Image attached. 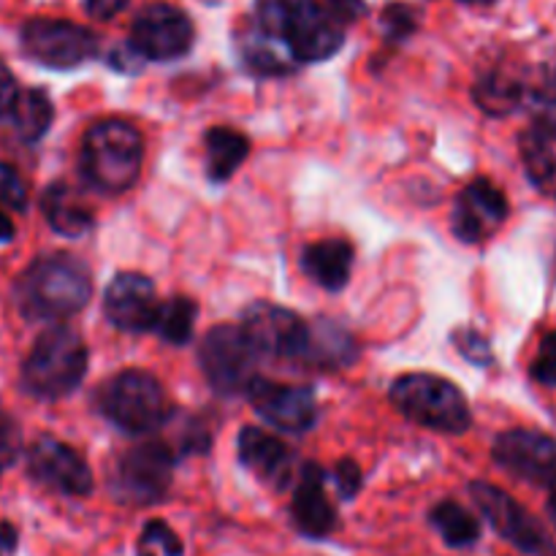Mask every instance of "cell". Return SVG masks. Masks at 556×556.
<instances>
[{"instance_id": "obj_2", "label": "cell", "mask_w": 556, "mask_h": 556, "mask_svg": "<svg viewBox=\"0 0 556 556\" xmlns=\"http://www.w3.org/2000/svg\"><path fill=\"white\" fill-rule=\"evenodd\" d=\"M255 27L282 43L293 63H320L345 43V27L318 0H258Z\"/></svg>"}, {"instance_id": "obj_38", "label": "cell", "mask_w": 556, "mask_h": 556, "mask_svg": "<svg viewBox=\"0 0 556 556\" xmlns=\"http://www.w3.org/2000/svg\"><path fill=\"white\" fill-rule=\"evenodd\" d=\"M16 92H20V85H16L14 74L9 71V65L0 60V117L11 112V103H14Z\"/></svg>"}, {"instance_id": "obj_8", "label": "cell", "mask_w": 556, "mask_h": 556, "mask_svg": "<svg viewBox=\"0 0 556 556\" xmlns=\"http://www.w3.org/2000/svg\"><path fill=\"white\" fill-rule=\"evenodd\" d=\"M22 52L38 65L68 71L98 54V36L87 27L54 16H33L20 30Z\"/></svg>"}, {"instance_id": "obj_33", "label": "cell", "mask_w": 556, "mask_h": 556, "mask_svg": "<svg viewBox=\"0 0 556 556\" xmlns=\"http://www.w3.org/2000/svg\"><path fill=\"white\" fill-rule=\"evenodd\" d=\"M418 27L416 11L407 9L402 3H391L389 9L383 11V30L391 41H405L407 36H413Z\"/></svg>"}, {"instance_id": "obj_19", "label": "cell", "mask_w": 556, "mask_h": 556, "mask_svg": "<svg viewBox=\"0 0 556 556\" xmlns=\"http://www.w3.org/2000/svg\"><path fill=\"white\" fill-rule=\"evenodd\" d=\"M293 527L309 541L331 535L337 527V508L326 494V472L324 467L307 462L299 472L296 492L291 500Z\"/></svg>"}, {"instance_id": "obj_43", "label": "cell", "mask_w": 556, "mask_h": 556, "mask_svg": "<svg viewBox=\"0 0 556 556\" xmlns=\"http://www.w3.org/2000/svg\"><path fill=\"white\" fill-rule=\"evenodd\" d=\"M546 510H548V519H552L554 530H556V481L548 486V503H546Z\"/></svg>"}, {"instance_id": "obj_30", "label": "cell", "mask_w": 556, "mask_h": 556, "mask_svg": "<svg viewBox=\"0 0 556 556\" xmlns=\"http://www.w3.org/2000/svg\"><path fill=\"white\" fill-rule=\"evenodd\" d=\"M185 546L179 541L177 532L161 519L147 521L141 530L139 546H136V556H182Z\"/></svg>"}, {"instance_id": "obj_42", "label": "cell", "mask_w": 556, "mask_h": 556, "mask_svg": "<svg viewBox=\"0 0 556 556\" xmlns=\"http://www.w3.org/2000/svg\"><path fill=\"white\" fill-rule=\"evenodd\" d=\"M11 239H14V223L5 212H0V244L11 242Z\"/></svg>"}, {"instance_id": "obj_7", "label": "cell", "mask_w": 556, "mask_h": 556, "mask_svg": "<svg viewBox=\"0 0 556 556\" xmlns=\"http://www.w3.org/2000/svg\"><path fill=\"white\" fill-rule=\"evenodd\" d=\"M174 451L161 440H150L117 456L109 478L114 500L123 505H155L172 489Z\"/></svg>"}, {"instance_id": "obj_5", "label": "cell", "mask_w": 556, "mask_h": 556, "mask_svg": "<svg viewBox=\"0 0 556 556\" xmlns=\"http://www.w3.org/2000/svg\"><path fill=\"white\" fill-rule=\"evenodd\" d=\"M391 405L407 421L443 434H465L472 424L470 402L459 386L440 375L410 372L394 380L389 391Z\"/></svg>"}, {"instance_id": "obj_27", "label": "cell", "mask_w": 556, "mask_h": 556, "mask_svg": "<svg viewBox=\"0 0 556 556\" xmlns=\"http://www.w3.org/2000/svg\"><path fill=\"white\" fill-rule=\"evenodd\" d=\"M429 525L440 532L445 546L451 548H470L481 541V521L454 500L434 505L429 510Z\"/></svg>"}, {"instance_id": "obj_16", "label": "cell", "mask_w": 556, "mask_h": 556, "mask_svg": "<svg viewBox=\"0 0 556 556\" xmlns=\"http://www.w3.org/2000/svg\"><path fill=\"white\" fill-rule=\"evenodd\" d=\"M157 293L147 275L139 271H119L103 293V315L109 324L128 334L152 331L157 318Z\"/></svg>"}, {"instance_id": "obj_4", "label": "cell", "mask_w": 556, "mask_h": 556, "mask_svg": "<svg viewBox=\"0 0 556 556\" xmlns=\"http://www.w3.org/2000/svg\"><path fill=\"white\" fill-rule=\"evenodd\" d=\"M87 345L71 326H52L36 340L22 364L20 383L33 400L54 402L79 389L87 375Z\"/></svg>"}, {"instance_id": "obj_13", "label": "cell", "mask_w": 556, "mask_h": 556, "mask_svg": "<svg viewBox=\"0 0 556 556\" xmlns=\"http://www.w3.org/2000/svg\"><path fill=\"white\" fill-rule=\"evenodd\" d=\"M244 396L269 427L282 432H309L318 421V400L307 386L275 383L255 375L244 389Z\"/></svg>"}, {"instance_id": "obj_39", "label": "cell", "mask_w": 556, "mask_h": 556, "mask_svg": "<svg viewBox=\"0 0 556 556\" xmlns=\"http://www.w3.org/2000/svg\"><path fill=\"white\" fill-rule=\"evenodd\" d=\"M125 3L128 0H85V9L96 20H112V16H117L125 9Z\"/></svg>"}, {"instance_id": "obj_44", "label": "cell", "mask_w": 556, "mask_h": 556, "mask_svg": "<svg viewBox=\"0 0 556 556\" xmlns=\"http://www.w3.org/2000/svg\"><path fill=\"white\" fill-rule=\"evenodd\" d=\"M462 3H470V5H489V3H494V0H462Z\"/></svg>"}, {"instance_id": "obj_45", "label": "cell", "mask_w": 556, "mask_h": 556, "mask_svg": "<svg viewBox=\"0 0 556 556\" xmlns=\"http://www.w3.org/2000/svg\"><path fill=\"white\" fill-rule=\"evenodd\" d=\"M552 87H554V92H556V68H554V74H552Z\"/></svg>"}, {"instance_id": "obj_12", "label": "cell", "mask_w": 556, "mask_h": 556, "mask_svg": "<svg viewBox=\"0 0 556 556\" xmlns=\"http://www.w3.org/2000/svg\"><path fill=\"white\" fill-rule=\"evenodd\" d=\"M27 472L36 483L63 497H87L96 486L85 456L52 434H41L27 448Z\"/></svg>"}, {"instance_id": "obj_40", "label": "cell", "mask_w": 556, "mask_h": 556, "mask_svg": "<svg viewBox=\"0 0 556 556\" xmlns=\"http://www.w3.org/2000/svg\"><path fill=\"white\" fill-rule=\"evenodd\" d=\"M16 543H20V532L9 521H0V556H11L16 552Z\"/></svg>"}, {"instance_id": "obj_1", "label": "cell", "mask_w": 556, "mask_h": 556, "mask_svg": "<svg viewBox=\"0 0 556 556\" xmlns=\"http://www.w3.org/2000/svg\"><path fill=\"white\" fill-rule=\"evenodd\" d=\"M90 296V266L71 253L41 255L14 282V304L27 320H65L81 313Z\"/></svg>"}, {"instance_id": "obj_11", "label": "cell", "mask_w": 556, "mask_h": 556, "mask_svg": "<svg viewBox=\"0 0 556 556\" xmlns=\"http://www.w3.org/2000/svg\"><path fill=\"white\" fill-rule=\"evenodd\" d=\"M195 27L182 9L172 3H152L136 14L130 25V49L139 58L172 63L193 49Z\"/></svg>"}, {"instance_id": "obj_14", "label": "cell", "mask_w": 556, "mask_h": 556, "mask_svg": "<svg viewBox=\"0 0 556 556\" xmlns=\"http://www.w3.org/2000/svg\"><path fill=\"white\" fill-rule=\"evenodd\" d=\"M239 329L258 356L293 358L296 362L307 320H302L296 313L280 307V304L255 302L242 313Z\"/></svg>"}, {"instance_id": "obj_36", "label": "cell", "mask_w": 556, "mask_h": 556, "mask_svg": "<svg viewBox=\"0 0 556 556\" xmlns=\"http://www.w3.org/2000/svg\"><path fill=\"white\" fill-rule=\"evenodd\" d=\"M334 483H337V494H340L342 500H353L358 492H362V483H364L362 467H358L353 459L337 462Z\"/></svg>"}, {"instance_id": "obj_20", "label": "cell", "mask_w": 556, "mask_h": 556, "mask_svg": "<svg viewBox=\"0 0 556 556\" xmlns=\"http://www.w3.org/2000/svg\"><path fill=\"white\" fill-rule=\"evenodd\" d=\"M358 353H362V348H358L356 337L345 326L324 318L307 324L296 362H304L318 369H340L356 364Z\"/></svg>"}, {"instance_id": "obj_10", "label": "cell", "mask_w": 556, "mask_h": 556, "mask_svg": "<svg viewBox=\"0 0 556 556\" xmlns=\"http://www.w3.org/2000/svg\"><path fill=\"white\" fill-rule=\"evenodd\" d=\"M199 362L212 389L223 396L244 394L255 378L258 353L248 342L239 326L223 324L204 334L199 348Z\"/></svg>"}, {"instance_id": "obj_29", "label": "cell", "mask_w": 556, "mask_h": 556, "mask_svg": "<svg viewBox=\"0 0 556 556\" xmlns=\"http://www.w3.org/2000/svg\"><path fill=\"white\" fill-rule=\"evenodd\" d=\"M472 98H476V103L486 114H494V117H505V114L516 112V109L521 106L525 90H521V85L516 79L500 74V71H492V74L481 76V79L476 81Z\"/></svg>"}, {"instance_id": "obj_37", "label": "cell", "mask_w": 556, "mask_h": 556, "mask_svg": "<svg viewBox=\"0 0 556 556\" xmlns=\"http://www.w3.org/2000/svg\"><path fill=\"white\" fill-rule=\"evenodd\" d=\"M326 11L345 27L367 14V3L364 0H326Z\"/></svg>"}, {"instance_id": "obj_23", "label": "cell", "mask_w": 556, "mask_h": 556, "mask_svg": "<svg viewBox=\"0 0 556 556\" xmlns=\"http://www.w3.org/2000/svg\"><path fill=\"white\" fill-rule=\"evenodd\" d=\"M206 150V177L212 182H226L237 174V168L248 161L250 155V139L239 130L217 125V128L206 130L204 136Z\"/></svg>"}, {"instance_id": "obj_34", "label": "cell", "mask_w": 556, "mask_h": 556, "mask_svg": "<svg viewBox=\"0 0 556 556\" xmlns=\"http://www.w3.org/2000/svg\"><path fill=\"white\" fill-rule=\"evenodd\" d=\"M530 375L532 380H538L541 386L556 389V331H548V334L543 337L535 362H532Z\"/></svg>"}, {"instance_id": "obj_3", "label": "cell", "mask_w": 556, "mask_h": 556, "mask_svg": "<svg viewBox=\"0 0 556 556\" xmlns=\"http://www.w3.org/2000/svg\"><path fill=\"white\" fill-rule=\"evenodd\" d=\"M144 163V139L125 119H98L81 136L79 166L87 185L109 195L125 193L136 185Z\"/></svg>"}, {"instance_id": "obj_28", "label": "cell", "mask_w": 556, "mask_h": 556, "mask_svg": "<svg viewBox=\"0 0 556 556\" xmlns=\"http://www.w3.org/2000/svg\"><path fill=\"white\" fill-rule=\"evenodd\" d=\"M195 315H199V304L190 296H174L157 307V318L152 331L161 337L168 345H188L193 340Z\"/></svg>"}, {"instance_id": "obj_41", "label": "cell", "mask_w": 556, "mask_h": 556, "mask_svg": "<svg viewBox=\"0 0 556 556\" xmlns=\"http://www.w3.org/2000/svg\"><path fill=\"white\" fill-rule=\"evenodd\" d=\"M535 128H538V130H543V134H546L548 139H552V141H556V106H554V109H548V112L543 114L541 119H538Z\"/></svg>"}, {"instance_id": "obj_32", "label": "cell", "mask_w": 556, "mask_h": 556, "mask_svg": "<svg viewBox=\"0 0 556 556\" xmlns=\"http://www.w3.org/2000/svg\"><path fill=\"white\" fill-rule=\"evenodd\" d=\"M454 345L467 362L478 364V367H486V364L494 362L492 348H489L486 337L476 329H456L454 331Z\"/></svg>"}, {"instance_id": "obj_9", "label": "cell", "mask_w": 556, "mask_h": 556, "mask_svg": "<svg viewBox=\"0 0 556 556\" xmlns=\"http://www.w3.org/2000/svg\"><path fill=\"white\" fill-rule=\"evenodd\" d=\"M470 497L483 514V519L494 527L503 541L519 548L527 556H556V543L546 527L527 508H521L508 492L492 486L486 481L470 483Z\"/></svg>"}, {"instance_id": "obj_35", "label": "cell", "mask_w": 556, "mask_h": 556, "mask_svg": "<svg viewBox=\"0 0 556 556\" xmlns=\"http://www.w3.org/2000/svg\"><path fill=\"white\" fill-rule=\"evenodd\" d=\"M22 451V432L16 421L5 413H0V476L20 459Z\"/></svg>"}, {"instance_id": "obj_31", "label": "cell", "mask_w": 556, "mask_h": 556, "mask_svg": "<svg viewBox=\"0 0 556 556\" xmlns=\"http://www.w3.org/2000/svg\"><path fill=\"white\" fill-rule=\"evenodd\" d=\"M0 204L9 210H27V185L11 163H0Z\"/></svg>"}, {"instance_id": "obj_25", "label": "cell", "mask_w": 556, "mask_h": 556, "mask_svg": "<svg viewBox=\"0 0 556 556\" xmlns=\"http://www.w3.org/2000/svg\"><path fill=\"white\" fill-rule=\"evenodd\" d=\"M521 161H525L527 177L541 193L556 199V150L554 141L543 130L532 128L521 134Z\"/></svg>"}, {"instance_id": "obj_22", "label": "cell", "mask_w": 556, "mask_h": 556, "mask_svg": "<svg viewBox=\"0 0 556 556\" xmlns=\"http://www.w3.org/2000/svg\"><path fill=\"white\" fill-rule=\"evenodd\" d=\"M41 212L47 217L49 226L60 233V237H85L92 226L96 217L92 212L76 199L74 190L63 182H52L41 193Z\"/></svg>"}, {"instance_id": "obj_18", "label": "cell", "mask_w": 556, "mask_h": 556, "mask_svg": "<svg viewBox=\"0 0 556 556\" xmlns=\"http://www.w3.org/2000/svg\"><path fill=\"white\" fill-rule=\"evenodd\" d=\"M237 454L239 462L266 483L275 492L291 486L293 476H296V456L288 448L282 440L269 434L266 429L258 427H244L237 438Z\"/></svg>"}, {"instance_id": "obj_15", "label": "cell", "mask_w": 556, "mask_h": 556, "mask_svg": "<svg viewBox=\"0 0 556 556\" xmlns=\"http://www.w3.org/2000/svg\"><path fill=\"white\" fill-rule=\"evenodd\" d=\"M494 462L510 476L535 486H552L556 481V440L532 429H510L494 440Z\"/></svg>"}, {"instance_id": "obj_17", "label": "cell", "mask_w": 556, "mask_h": 556, "mask_svg": "<svg viewBox=\"0 0 556 556\" xmlns=\"http://www.w3.org/2000/svg\"><path fill=\"white\" fill-rule=\"evenodd\" d=\"M505 217H508V199L497 185L481 177L472 179L456 199L451 228L462 242L476 244L494 237Z\"/></svg>"}, {"instance_id": "obj_26", "label": "cell", "mask_w": 556, "mask_h": 556, "mask_svg": "<svg viewBox=\"0 0 556 556\" xmlns=\"http://www.w3.org/2000/svg\"><path fill=\"white\" fill-rule=\"evenodd\" d=\"M239 52H242V60L248 63V68L261 76H282L296 68V63L286 52V47L277 43L275 38L266 36V33H261L258 27H253L248 36L239 38Z\"/></svg>"}, {"instance_id": "obj_24", "label": "cell", "mask_w": 556, "mask_h": 556, "mask_svg": "<svg viewBox=\"0 0 556 556\" xmlns=\"http://www.w3.org/2000/svg\"><path fill=\"white\" fill-rule=\"evenodd\" d=\"M9 117L14 123L16 136L22 141H27V144H33V141H41L47 136V130L52 128L54 103L43 90L27 87V90L16 92Z\"/></svg>"}, {"instance_id": "obj_6", "label": "cell", "mask_w": 556, "mask_h": 556, "mask_svg": "<svg viewBox=\"0 0 556 556\" xmlns=\"http://www.w3.org/2000/svg\"><path fill=\"white\" fill-rule=\"evenodd\" d=\"M98 410L125 434H152L166 424L168 402L163 386L144 369H125L101 386Z\"/></svg>"}, {"instance_id": "obj_21", "label": "cell", "mask_w": 556, "mask_h": 556, "mask_svg": "<svg viewBox=\"0 0 556 556\" xmlns=\"http://www.w3.org/2000/svg\"><path fill=\"white\" fill-rule=\"evenodd\" d=\"M353 244L348 239H320L302 250V271L326 291H342L351 280L353 269Z\"/></svg>"}]
</instances>
